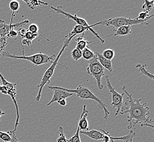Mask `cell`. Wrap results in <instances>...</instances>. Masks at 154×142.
<instances>
[{
  "instance_id": "6da1fadb",
  "label": "cell",
  "mask_w": 154,
  "mask_h": 142,
  "mask_svg": "<svg viewBox=\"0 0 154 142\" xmlns=\"http://www.w3.org/2000/svg\"><path fill=\"white\" fill-rule=\"evenodd\" d=\"M122 90L125 94L127 95L126 101L125 103L126 106H124L119 114H128V129L135 127L137 124H140L142 127H150L153 128L154 126L151 124L154 122V120L150 118L149 108L147 106V103H142L140 99H134L132 95L128 92L125 86H124Z\"/></svg>"
},
{
  "instance_id": "7a4b0ae2",
  "label": "cell",
  "mask_w": 154,
  "mask_h": 142,
  "mask_svg": "<svg viewBox=\"0 0 154 142\" xmlns=\"http://www.w3.org/2000/svg\"><path fill=\"white\" fill-rule=\"evenodd\" d=\"M74 37L75 36H72L71 37H66V39L63 42V45H62V48H61V50L60 51L58 55L55 57L53 62H52V65L48 68L47 71L45 72V74L42 77L41 82L37 85V88H38V94L36 97V101L37 102H38L39 101H40V99L41 97L42 92V90L43 89L44 86L48 83H51V77H53V75L54 73V71H55L57 65L58 63L60 57L62 55V53L65 51L66 48L68 47L70 42L71 41L72 39H73Z\"/></svg>"
},
{
  "instance_id": "3957f363",
  "label": "cell",
  "mask_w": 154,
  "mask_h": 142,
  "mask_svg": "<svg viewBox=\"0 0 154 142\" xmlns=\"http://www.w3.org/2000/svg\"><path fill=\"white\" fill-rule=\"evenodd\" d=\"M60 88L62 89L63 90L68 92H70L72 94L75 93L78 97L82 99L92 100L97 102L98 107L102 110H103L104 113V119H107L108 118L109 116L110 115V113L107 109V104L104 103L100 98H99L93 93V92L87 88L79 85L75 89L71 90V89H66L61 87H60Z\"/></svg>"
},
{
  "instance_id": "277c9868",
  "label": "cell",
  "mask_w": 154,
  "mask_h": 142,
  "mask_svg": "<svg viewBox=\"0 0 154 142\" xmlns=\"http://www.w3.org/2000/svg\"><path fill=\"white\" fill-rule=\"evenodd\" d=\"M5 57L11 58L13 59H20L26 60L31 62L34 65L41 66L45 64H47L48 63L53 62L54 59L55 57V55L49 56L47 54H43L42 52L35 54L30 56H26L24 55V48L23 47V56H17L15 55H12L9 52H3L2 54Z\"/></svg>"
},
{
  "instance_id": "5b68a950",
  "label": "cell",
  "mask_w": 154,
  "mask_h": 142,
  "mask_svg": "<svg viewBox=\"0 0 154 142\" xmlns=\"http://www.w3.org/2000/svg\"><path fill=\"white\" fill-rule=\"evenodd\" d=\"M86 72L88 74L94 77L97 83V86L100 90L103 88L102 84V78L104 76V68L98 61L97 52L92 59L88 61V66L86 68Z\"/></svg>"
},
{
  "instance_id": "8992f818",
  "label": "cell",
  "mask_w": 154,
  "mask_h": 142,
  "mask_svg": "<svg viewBox=\"0 0 154 142\" xmlns=\"http://www.w3.org/2000/svg\"><path fill=\"white\" fill-rule=\"evenodd\" d=\"M154 17V15H150L149 18L145 19L144 20H137L134 19H131L130 18H125V17H117V18L108 19L106 20L101 21V25H106V26H111L113 27V30L118 29L122 26H132L134 25L138 24H147L146 22L151 18Z\"/></svg>"
},
{
  "instance_id": "52a82bcc",
  "label": "cell",
  "mask_w": 154,
  "mask_h": 142,
  "mask_svg": "<svg viewBox=\"0 0 154 142\" xmlns=\"http://www.w3.org/2000/svg\"><path fill=\"white\" fill-rule=\"evenodd\" d=\"M0 79L1 80L2 85L6 87L7 89L8 95L12 98V101L14 104L17 112V119L15 121V127L14 129L13 130V132L15 133L17 128L18 127V125L19 124V119H20V115L19 113V108H18L17 102L16 101V95H17V89H16V84L15 83H9L6 80V78L3 77V75L0 72Z\"/></svg>"
},
{
  "instance_id": "ba28073f",
  "label": "cell",
  "mask_w": 154,
  "mask_h": 142,
  "mask_svg": "<svg viewBox=\"0 0 154 142\" xmlns=\"http://www.w3.org/2000/svg\"><path fill=\"white\" fill-rule=\"evenodd\" d=\"M106 83H107V87L109 90L110 92L112 94V102L111 103V105L113 108H116L117 110L115 116L119 115V113L124 108V104H123V98L125 95L124 92H123L122 94H120L118 92L116 91L114 88H113L111 81L110 80L109 76H106L105 77Z\"/></svg>"
},
{
  "instance_id": "9c48e42d",
  "label": "cell",
  "mask_w": 154,
  "mask_h": 142,
  "mask_svg": "<svg viewBox=\"0 0 154 142\" xmlns=\"http://www.w3.org/2000/svg\"><path fill=\"white\" fill-rule=\"evenodd\" d=\"M51 9L54 11L57 14H62V15H63L67 19H71V20L74 21L76 23V24L78 25H81V26L86 27H89V28H92V27L95 26L96 25H101V21H100V22H98L97 23L90 25L88 24L87 21L85 19L78 17L77 14L72 15L68 13L63 11L62 10V7L61 6H57V7H54L53 6H51Z\"/></svg>"
},
{
  "instance_id": "30bf717a",
  "label": "cell",
  "mask_w": 154,
  "mask_h": 142,
  "mask_svg": "<svg viewBox=\"0 0 154 142\" xmlns=\"http://www.w3.org/2000/svg\"><path fill=\"white\" fill-rule=\"evenodd\" d=\"M14 16V14H12L11 23L9 25H7L3 20H0V38L7 37L12 29H15L17 27L23 26L29 23V20H25L17 24H13V19Z\"/></svg>"
},
{
  "instance_id": "8fae6325",
  "label": "cell",
  "mask_w": 154,
  "mask_h": 142,
  "mask_svg": "<svg viewBox=\"0 0 154 142\" xmlns=\"http://www.w3.org/2000/svg\"><path fill=\"white\" fill-rule=\"evenodd\" d=\"M48 88L50 89L54 90V94L53 97L51 99V101L47 104L48 106H50L54 102H57L61 100L66 99L67 98L73 95V94L63 90L58 86H48Z\"/></svg>"
},
{
  "instance_id": "7c38bea8",
  "label": "cell",
  "mask_w": 154,
  "mask_h": 142,
  "mask_svg": "<svg viewBox=\"0 0 154 142\" xmlns=\"http://www.w3.org/2000/svg\"><path fill=\"white\" fill-rule=\"evenodd\" d=\"M89 30L94 35L96 36L100 40V41L101 42V43L103 44L105 42L104 40L102 39L97 33L96 32L95 30H93L92 28L86 27L83 26L78 25H75L74 27L73 28V30H72L71 32L68 34L67 36H66V37H71L72 36H75L76 35H80V34L82 35L84 33H85L86 31H89Z\"/></svg>"
},
{
  "instance_id": "4fadbf2b",
  "label": "cell",
  "mask_w": 154,
  "mask_h": 142,
  "mask_svg": "<svg viewBox=\"0 0 154 142\" xmlns=\"http://www.w3.org/2000/svg\"><path fill=\"white\" fill-rule=\"evenodd\" d=\"M89 112L86 110V104L83 105V111L81 114L78 127H79L80 130L87 131L89 130V122L87 120V116H88Z\"/></svg>"
},
{
  "instance_id": "5bb4252c",
  "label": "cell",
  "mask_w": 154,
  "mask_h": 142,
  "mask_svg": "<svg viewBox=\"0 0 154 142\" xmlns=\"http://www.w3.org/2000/svg\"><path fill=\"white\" fill-rule=\"evenodd\" d=\"M79 133L84 134L86 136L89 137V138L96 140H101L104 135L103 133L101 132L100 131L96 130L94 129L87 131H80Z\"/></svg>"
},
{
  "instance_id": "9a60e30c",
  "label": "cell",
  "mask_w": 154,
  "mask_h": 142,
  "mask_svg": "<svg viewBox=\"0 0 154 142\" xmlns=\"http://www.w3.org/2000/svg\"><path fill=\"white\" fill-rule=\"evenodd\" d=\"M114 31L115 33L111 35L107 36L108 37L109 36L113 35L114 36H124L130 35L132 31V27L131 26H122L119 27L118 29H116Z\"/></svg>"
},
{
  "instance_id": "2e32d148",
  "label": "cell",
  "mask_w": 154,
  "mask_h": 142,
  "mask_svg": "<svg viewBox=\"0 0 154 142\" xmlns=\"http://www.w3.org/2000/svg\"><path fill=\"white\" fill-rule=\"evenodd\" d=\"M84 33L75 39V41L77 43L75 48L79 49L81 51H83L85 48L87 47L89 44L95 42H89L87 41L86 39L84 38Z\"/></svg>"
},
{
  "instance_id": "e0dca14e",
  "label": "cell",
  "mask_w": 154,
  "mask_h": 142,
  "mask_svg": "<svg viewBox=\"0 0 154 142\" xmlns=\"http://www.w3.org/2000/svg\"><path fill=\"white\" fill-rule=\"evenodd\" d=\"M97 55L98 61L100 63L101 65L103 67V68L107 69V70H108L109 72H112L113 67H112V61L104 58L101 54L98 53L97 52Z\"/></svg>"
},
{
  "instance_id": "ac0fdd59",
  "label": "cell",
  "mask_w": 154,
  "mask_h": 142,
  "mask_svg": "<svg viewBox=\"0 0 154 142\" xmlns=\"http://www.w3.org/2000/svg\"><path fill=\"white\" fill-rule=\"evenodd\" d=\"M25 3L27 4V6L30 8V9H34L36 7L41 6V5H46L47 6V3L43 2L41 1H31V0H26V1H23Z\"/></svg>"
},
{
  "instance_id": "d6986e66",
  "label": "cell",
  "mask_w": 154,
  "mask_h": 142,
  "mask_svg": "<svg viewBox=\"0 0 154 142\" xmlns=\"http://www.w3.org/2000/svg\"><path fill=\"white\" fill-rule=\"evenodd\" d=\"M146 66V65L137 64L136 68L138 69V71L139 72L140 74L144 75L145 76L148 77L151 80H154V76L152 74H150V73H149L148 71L145 69Z\"/></svg>"
},
{
  "instance_id": "ffe728a7",
  "label": "cell",
  "mask_w": 154,
  "mask_h": 142,
  "mask_svg": "<svg viewBox=\"0 0 154 142\" xmlns=\"http://www.w3.org/2000/svg\"><path fill=\"white\" fill-rule=\"evenodd\" d=\"M82 51V57L88 61L92 59V58L95 56V53H96L93 52L91 50H90L88 47L85 48Z\"/></svg>"
},
{
  "instance_id": "44dd1931",
  "label": "cell",
  "mask_w": 154,
  "mask_h": 142,
  "mask_svg": "<svg viewBox=\"0 0 154 142\" xmlns=\"http://www.w3.org/2000/svg\"><path fill=\"white\" fill-rule=\"evenodd\" d=\"M154 6V1H148L145 0L144 1V2L142 5L143 12H147L149 13L153 9Z\"/></svg>"
},
{
  "instance_id": "7402d4cb",
  "label": "cell",
  "mask_w": 154,
  "mask_h": 142,
  "mask_svg": "<svg viewBox=\"0 0 154 142\" xmlns=\"http://www.w3.org/2000/svg\"><path fill=\"white\" fill-rule=\"evenodd\" d=\"M101 55L103 56L104 58L112 61V60L113 59L115 56V51L112 49H107L104 50Z\"/></svg>"
},
{
  "instance_id": "603a6c76",
  "label": "cell",
  "mask_w": 154,
  "mask_h": 142,
  "mask_svg": "<svg viewBox=\"0 0 154 142\" xmlns=\"http://www.w3.org/2000/svg\"><path fill=\"white\" fill-rule=\"evenodd\" d=\"M71 55L72 59L75 61H77L79 60L81 58H82V51L77 48H75L72 51Z\"/></svg>"
},
{
  "instance_id": "cb8c5ba5",
  "label": "cell",
  "mask_w": 154,
  "mask_h": 142,
  "mask_svg": "<svg viewBox=\"0 0 154 142\" xmlns=\"http://www.w3.org/2000/svg\"><path fill=\"white\" fill-rule=\"evenodd\" d=\"M9 6V8L12 12V14H14V12H17L20 8V3L17 1H11Z\"/></svg>"
},
{
  "instance_id": "d4e9b609",
  "label": "cell",
  "mask_w": 154,
  "mask_h": 142,
  "mask_svg": "<svg viewBox=\"0 0 154 142\" xmlns=\"http://www.w3.org/2000/svg\"><path fill=\"white\" fill-rule=\"evenodd\" d=\"M38 33H33L29 31L28 30H27L26 32H25L23 37H21V38L22 39L24 38V39H26L32 42L33 40H34L37 37H38Z\"/></svg>"
},
{
  "instance_id": "484cf974",
  "label": "cell",
  "mask_w": 154,
  "mask_h": 142,
  "mask_svg": "<svg viewBox=\"0 0 154 142\" xmlns=\"http://www.w3.org/2000/svg\"><path fill=\"white\" fill-rule=\"evenodd\" d=\"M59 137L57 138V142H68V139L66 138L65 134L63 133V129L61 126L59 127Z\"/></svg>"
},
{
  "instance_id": "4316f807",
  "label": "cell",
  "mask_w": 154,
  "mask_h": 142,
  "mask_svg": "<svg viewBox=\"0 0 154 142\" xmlns=\"http://www.w3.org/2000/svg\"><path fill=\"white\" fill-rule=\"evenodd\" d=\"M7 37L0 38V56L4 52V50L7 45Z\"/></svg>"
},
{
  "instance_id": "83f0119b",
  "label": "cell",
  "mask_w": 154,
  "mask_h": 142,
  "mask_svg": "<svg viewBox=\"0 0 154 142\" xmlns=\"http://www.w3.org/2000/svg\"><path fill=\"white\" fill-rule=\"evenodd\" d=\"M150 16V15H149V13L145 12H142L139 13V15L138 16V17L135 18V19L137 20H144L145 19L149 18Z\"/></svg>"
},
{
  "instance_id": "f1b7e54d",
  "label": "cell",
  "mask_w": 154,
  "mask_h": 142,
  "mask_svg": "<svg viewBox=\"0 0 154 142\" xmlns=\"http://www.w3.org/2000/svg\"><path fill=\"white\" fill-rule=\"evenodd\" d=\"M27 30L33 33H38L39 27L37 25L35 24H32L29 26V27Z\"/></svg>"
},
{
  "instance_id": "f546056e",
  "label": "cell",
  "mask_w": 154,
  "mask_h": 142,
  "mask_svg": "<svg viewBox=\"0 0 154 142\" xmlns=\"http://www.w3.org/2000/svg\"><path fill=\"white\" fill-rule=\"evenodd\" d=\"M101 131H103V138H102V142H110V135L109 133L108 132H107L104 130H100Z\"/></svg>"
},
{
  "instance_id": "4dcf8cb0",
  "label": "cell",
  "mask_w": 154,
  "mask_h": 142,
  "mask_svg": "<svg viewBox=\"0 0 154 142\" xmlns=\"http://www.w3.org/2000/svg\"><path fill=\"white\" fill-rule=\"evenodd\" d=\"M18 36H19V34H18V31H16L15 29H12V30H11V31L9 32L8 35L7 36V39L10 38V37L15 38V37H18Z\"/></svg>"
},
{
  "instance_id": "1f68e13d",
  "label": "cell",
  "mask_w": 154,
  "mask_h": 142,
  "mask_svg": "<svg viewBox=\"0 0 154 142\" xmlns=\"http://www.w3.org/2000/svg\"><path fill=\"white\" fill-rule=\"evenodd\" d=\"M31 43H32V42L30 41L27 40L26 39H24V38H23L21 40V44L22 45H24L31 47Z\"/></svg>"
},
{
  "instance_id": "d6a6232c",
  "label": "cell",
  "mask_w": 154,
  "mask_h": 142,
  "mask_svg": "<svg viewBox=\"0 0 154 142\" xmlns=\"http://www.w3.org/2000/svg\"><path fill=\"white\" fill-rule=\"evenodd\" d=\"M0 94H2L3 95H8L7 89L4 85H1V83H0Z\"/></svg>"
},
{
  "instance_id": "836d02e7",
  "label": "cell",
  "mask_w": 154,
  "mask_h": 142,
  "mask_svg": "<svg viewBox=\"0 0 154 142\" xmlns=\"http://www.w3.org/2000/svg\"><path fill=\"white\" fill-rule=\"evenodd\" d=\"M61 106H66L67 105V101H66L65 99L61 100L60 101L57 102Z\"/></svg>"
},
{
  "instance_id": "e575fe53",
  "label": "cell",
  "mask_w": 154,
  "mask_h": 142,
  "mask_svg": "<svg viewBox=\"0 0 154 142\" xmlns=\"http://www.w3.org/2000/svg\"><path fill=\"white\" fill-rule=\"evenodd\" d=\"M5 114H6V113L4 112L2 110H0V118L2 116L5 115ZM0 122H1V120H0Z\"/></svg>"
},
{
  "instance_id": "d590c367",
  "label": "cell",
  "mask_w": 154,
  "mask_h": 142,
  "mask_svg": "<svg viewBox=\"0 0 154 142\" xmlns=\"http://www.w3.org/2000/svg\"><path fill=\"white\" fill-rule=\"evenodd\" d=\"M13 142H20L18 139H17V137H15L14 138H13Z\"/></svg>"
},
{
  "instance_id": "8d00e7d4",
  "label": "cell",
  "mask_w": 154,
  "mask_h": 142,
  "mask_svg": "<svg viewBox=\"0 0 154 142\" xmlns=\"http://www.w3.org/2000/svg\"><path fill=\"white\" fill-rule=\"evenodd\" d=\"M110 142H114V140H110Z\"/></svg>"
},
{
  "instance_id": "74e56055",
  "label": "cell",
  "mask_w": 154,
  "mask_h": 142,
  "mask_svg": "<svg viewBox=\"0 0 154 142\" xmlns=\"http://www.w3.org/2000/svg\"></svg>"
}]
</instances>
